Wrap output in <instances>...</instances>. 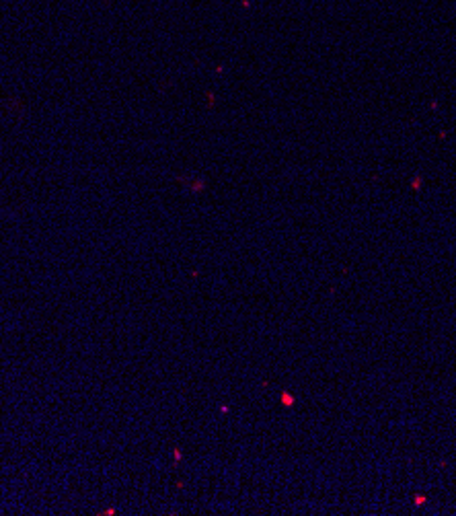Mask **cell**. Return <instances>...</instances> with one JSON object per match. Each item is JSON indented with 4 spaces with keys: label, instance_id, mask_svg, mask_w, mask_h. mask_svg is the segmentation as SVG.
Masks as SVG:
<instances>
[]
</instances>
